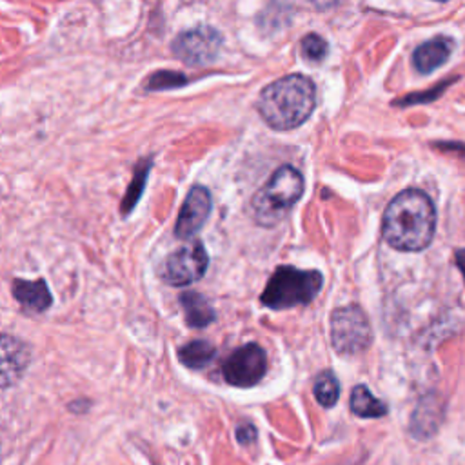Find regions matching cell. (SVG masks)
<instances>
[{"mask_svg":"<svg viewBox=\"0 0 465 465\" xmlns=\"http://www.w3.org/2000/svg\"><path fill=\"white\" fill-rule=\"evenodd\" d=\"M434 229V205L420 189L401 191L389 202L383 213V240L398 251H423L432 242Z\"/></svg>","mask_w":465,"mask_h":465,"instance_id":"1","label":"cell"},{"mask_svg":"<svg viewBox=\"0 0 465 465\" xmlns=\"http://www.w3.org/2000/svg\"><path fill=\"white\" fill-rule=\"evenodd\" d=\"M316 105V87L303 74H289L271 82L258 96L256 109L263 122L276 131L302 125Z\"/></svg>","mask_w":465,"mask_h":465,"instance_id":"2","label":"cell"},{"mask_svg":"<svg viewBox=\"0 0 465 465\" xmlns=\"http://www.w3.org/2000/svg\"><path fill=\"white\" fill-rule=\"evenodd\" d=\"M303 193V176L292 165L278 167L252 196L251 209L256 223L274 227L280 223Z\"/></svg>","mask_w":465,"mask_h":465,"instance_id":"3","label":"cell"},{"mask_svg":"<svg viewBox=\"0 0 465 465\" xmlns=\"http://www.w3.org/2000/svg\"><path fill=\"white\" fill-rule=\"evenodd\" d=\"M323 285V276L318 271H303L291 265L278 267L262 296L260 302L269 309H289L296 305L311 303Z\"/></svg>","mask_w":465,"mask_h":465,"instance_id":"4","label":"cell"},{"mask_svg":"<svg viewBox=\"0 0 465 465\" xmlns=\"http://www.w3.org/2000/svg\"><path fill=\"white\" fill-rule=\"evenodd\" d=\"M331 341L338 354L352 356L363 352L372 341L367 314L358 305L338 307L331 314Z\"/></svg>","mask_w":465,"mask_h":465,"instance_id":"5","label":"cell"},{"mask_svg":"<svg viewBox=\"0 0 465 465\" xmlns=\"http://www.w3.org/2000/svg\"><path fill=\"white\" fill-rule=\"evenodd\" d=\"M209 265V256L202 242L194 240L165 256L160 267V278L167 285L183 287L200 280Z\"/></svg>","mask_w":465,"mask_h":465,"instance_id":"6","label":"cell"},{"mask_svg":"<svg viewBox=\"0 0 465 465\" xmlns=\"http://www.w3.org/2000/svg\"><path fill=\"white\" fill-rule=\"evenodd\" d=\"M267 371V354L258 343H247L232 351L222 363V374L229 385L252 387Z\"/></svg>","mask_w":465,"mask_h":465,"instance_id":"7","label":"cell"},{"mask_svg":"<svg viewBox=\"0 0 465 465\" xmlns=\"http://www.w3.org/2000/svg\"><path fill=\"white\" fill-rule=\"evenodd\" d=\"M222 47V35L211 25H200L180 33L171 49L183 64L189 65H207L211 64Z\"/></svg>","mask_w":465,"mask_h":465,"instance_id":"8","label":"cell"},{"mask_svg":"<svg viewBox=\"0 0 465 465\" xmlns=\"http://www.w3.org/2000/svg\"><path fill=\"white\" fill-rule=\"evenodd\" d=\"M211 207H213V202H211L209 191L202 185H194L187 193L183 205L178 213L174 234L182 240H189L191 236H194L200 231V227L205 223L211 213Z\"/></svg>","mask_w":465,"mask_h":465,"instance_id":"9","label":"cell"},{"mask_svg":"<svg viewBox=\"0 0 465 465\" xmlns=\"http://www.w3.org/2000/svg\"><path fill=\"white\" fill-rule=\"evenodd\" d=\"M454 49V40L449 36H436L421 45H418L412 53V65L418 73H432L441 64L447 62Z\"/></svg>","mask_w":465,"mask_h":465,"instance_id":"10","label":"cell"},{"mask_svg":"<svg viewBox=\"0 0 465 465\" xmlns=\"http://www.w3.org/2000/svg\"><path fill=\"white\" fill-rule=\"evenodd\" d=\"M27 363H29L27 347L20 340L9 334H4L2 336V385L9 387L11 383H15L24 372V369L27 367Z\"/></svg>","mask_w":465,"mask_h":465,"instance_id":"11","label":"cell"},{"mask_svg":"<svg viewBox=\"0 0 465 465\" xmlns=\"http://www.w3.org/2000/svg\"><path fill=\"white\" fill-rule=\"evenodd\" d=\"M13 296L31 312H44L53 303L49 287L42 278L35 282L20 278L13 280Z\"/></svg>","mask_w":465,"mask_h":465,"instance_id":"12","label":"cell"},{"mask_svg":"<svg viewBox=\"0 0 465 465\" xmlns=\"http://www.w3.org/2000/svg\"><path fill=\"white\" fill-rule=\"evenodd\" d=\"M180 305H182V311H183V316H185V323L189 327H194V329H202V327H207L209 323L214 322L216 318V312L214 309L211 307L209 300L194 291H185L180 294Z\"/></svg>","mask_w":465,"mask_h":465,"instance_id":"13","label":"cell"},{"mask_svg":"<svg viewBox=\"0 0 465 465\" xmlns=\"http://www.w3.org/2000/svg\"><path fill=\"white\" fill-rule=\"evenodd\" d=\"M440 405L434 400L425 398L423 401H420L418 409L412 414V423H411V430L412 434H416L418 438H427L430 436L440 423Z\"/></svg>","mask_w":465,"mask_h":465,"instance_id":"14","label":"cell"},{"mask_svg":"<svg viewBox=\"0 0 465 465\" xmlns=\"http://www.w3.org/2000/svg\"><path fill=\"white\" fill-rule=\"evenodd\" d=\"M351 411L361 418H381L387 414V405L374 398L365 385H356L351 392Z\"/></svg>","mask_w":465,"mask_h":465,"instance_id":"15","label":"cell"},{"mask_svg":"<svg viewBox=\"0 0 465 465\" xmlns=\"http://www.w3.org/2000/svg\"><path fill=\"white\" fill-rule=\"evenodd\" d=\"M216 354V349L207 340H193L178 349V360L189 369L205 367Z\"/></svg>","mask_w":465,"mask_h":465,"instance_id":"16","label":"cell"},{"mask_svg":"<svg viewBox=\"0 0 465 465\" xmlns=\"http://www.w3.org/2000/svg\"><path fill=\"white\" fill-rule=\"evenodd\" d=\"M312 392L316 401L322 407H332L336 405L338 398H340V383L338 378L334 376L332 371H323L316 376L314 385H312Z\"/></svg>","mask_w":465,"mask_h":465,"instance_id":"17","label":"cell"},{"mask_svg":"<svg viewBox=\"0 0 465 465\" xmlns=\"http://www.w3.org/2000/svg\"><path fill=\"white\" fill-rule=\"evenodd\" d=\"M302 51L309 60H323L329 53V45L327 42L316 35V33H309L302 38Z\"/></svg>","mask_w":465,"mask_h":465,"instance_id":"18","label":"cell"},{"mask_svg":"<svg viewBox=\"0 0 465 465\" xmlns=\"http://www.w3.org/2000/svg\"><path fill=\"white\" fill-rule=\"evenodd\" d=\"M187 78L180 73H173V71H158L154 73L149 80H147V89H169V87H176L185 84Z\"/></svg>","mask_w":465,"mask_h":465,"instance_id":"19","label":"cell"},{"mask_svg":"<svg viewBox=\"0 0 465 465\" xmlns=\"http://www.w3.org/2000/svg\"><path fill=\"white\" fill-rule=\"evenodd\" d=\"M147 169H149V162L143 165V169H142V171H136L134 180H133V183L129 185L127 194H125V198H124V213H127L129 209H133V207H134V203H136V200L140 198V194H142V187H143V182L147 180Z\"/></svg>","mask_w":465,"mask_h":465,"instance_id":"20","label":"cell"},{"mask_svg":"<svg viewBox=\"0 0 465 465\" xmlns=\"http://www.w3.org/2000/svg\"><path fill=\"white\" fill-rule=\"evenodd\" d=\"M454 80V78H452ZM452 80H449V82H452ZM449 82H443V84H438L434 89H430V91H425V93H421V94H409V96H405V98H401V100H398L396 104H401V105H409V104H425V102H430V100H436L443 91H445V87H447V84Z\"/></svg>","mask_w":465,"mask_h":465,"instance_id":"21","label":"cell"},{"mask_svg":"<svg viewBox=\"0 0 465 465\" xmlns=\"http://www.w3.org/2000/svg\"><path fill=\"white\" fill-rule=\"evenodd\" d=\"M236 440L242 443V445H247V443H252L256 440V429L252 425H240L236 429Z\"/></svg>","mask_w":465,"mask_h":465,"instance_id":"22","label":"cell"},{"mask_svg":"<svg viewBox=\"0 0 465 465\" xmlns=\"http://www.w3.org/2000/svg\"><path fill=\"white\" fill-rule=\"evenodd\" d=\"M454 260H456V265H458V269L461 271V274L465 278V249H458L454 252Z\"/></svg>","mask_w":465,"mask_h":465,"instance_id":"23","label":"cell"}]
</instances>
